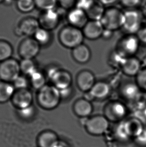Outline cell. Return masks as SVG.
Wrapping results in <instances>:
<instances>
[{
  "label": "cell",
  "mask_w": 146,
  "mask_h": 147,
  "mask_svg": "<svg viewBox=\"0 0 146 147\" xmlns=\"http://www.w3.org/2000/svg\"><path fill=\"white\" fill-rule=\"evenodd\" d=\"M61 100L60 90L54 86L45 85L38 91V102L44 109H55Z\"/></svg>",
  "instance_id": "obj_1"
},
{
  "label": "cell",
  "mask_w": 146,
  "mask_h": 147,
  "mask_svg": "<svg viewBox=\"0 0 146 147\" xmlns=\"http://www.w3.org/2000/svg\"><path fill=\"white\" fill-rule=\"evenodd\" d=\"M100 22L105 29L114 32L122 29L124 22V11L115 6L106 7Z\"/></svg>",
  "instance_id": "obj_2"
},
{
  "label": "cell",
  "mask_w": 146,
  "mask_h": 147,
  "mask_svg": "<svg viewBox=\"0 0 146 147\" xmlns=\"http://www.w3.org/2000/svg\"><path fill=\"white\" fill-rule=\"evenodd\" d=\"M59 38L63 46L73 49L83 43L84 36L82 29L69 25L60 30Z\"/></svg>",
  "instance_id": "obj_3"
},
{
  "label": "cell",
  "mask_w": 146,
  "mask_h": 147,
  "mask_svg": "<svg viewBox=\"0 0 146 147\" xmlns=\"http://www.w3.org/2000/svg\"><path fill=\"white\" fill-rule=\"evenodd\" d=\"M140 43L135 34H126L119 40L116 52L123 58L135 56L138 52Z\"/></svg>",
  "instance_id": "obj_4"
},
{
  "label": "cell",
  "mask_w": 146,
  "mask_h": 147,
  "mask_svg": "<svg viewBox=\"0 0 146 147\" xmlns=\"http://www.w3.org/2000/svg\"><path fill=\"white\" fill-rule=\"evenodd\" d=\"M83 119V125L87 133L91 135H103L109 129L110 121L104 115H97Z\"/></svg>",
  "instance_id": "obj_5"
},
{
  "label": "cell",
  "mask_w": 146,
  "mask_h": 147,
  "mask_svg": "<svg viewBox=\"0 0 146 147\" xmlns=\"http://www.w3.org/2000/svg\"><path fill=\"white\" fill-rule=\"evenodd\" d=\"M145 16L140 9L125 10L124 22L122 29L126 34L136 35L145 24Z\"/></svg>",
  "instance_id": "obj_6"
},
{
  "label": "cell",
  "mask_w": 146,
  "mask_h": 147,
  "mask_svg": "<svg viewBox=\"0 0 146 147\" xmlns=\"http://www.w3.org/2000/svg\"><path fill=\"white\" fill-rule=\"evenodd\" d=\"M104 115L110 122L119 123L126 119L128 110L122 101L113 100L106 104L103 109Z\"/></svg>",
  "instance_id": "obj_7"
},
{
  "label": "cell",
  "mask_w": 146,
  "mask_h": 147,
  "mask_svg": "<svg viewBox=\"0 0 146 147\" xmlns=\"http://www.w3.org/2000/svg\"><path fill=\"white\" fill-rule=\"evenodd\" d=\"M47 76L53 86L59 90H63L71 86L73 78L71 74L66 70L53 66L48 69Z\"/></svg>",
  "instance_id": "obj_8"
},
{
  "label": "cell",
  "mask_w": 146,
  "mask_h": 147,
  "mask_svg": "<svg viewBox=\"0 0 146 147\" xmlns=\"http://www.w3.org/2000/svg\"><path fill=\"white\" fill-rule=\"evenodd\" d=\"M20 64L16 60L10 58L0 63V80L1 81L11 82L20 76Z\"/></svg>",
  "instance_id": "obj_9"
},
{
  "label": "cell",
  "mask_w": 146,
  "mask_h": 147,
  "mask_svg": "<svg viewBox=\"0 0 146 147\" xmlns=\"http://www.w3.org/2000/svg\"><path fill=\"white\" fill-rule=\"evenodd\" d=\"M141 91L136 82L131 80L123 82L119 88V93L121 98L128 102H133L138 99Z\"/></svg>",
  "instance_id": "obj_10"
},
{
  "label": "cell",
  "mask_w": 146,
  "mask_h": 147,
  "mask_svg": "<svg viewBox=\"0 0 146 147\" xmlns=\"http://www.w3.org/2000/svg\"><path fill=\"white\" fill-rule=\"evenodd\" d=\"M40 45L35 39L26 38L20 44L19 53L23 59H33L39 53Z\"/></svg>",
  "instance_id": "obj_11"
},
{
  "label": "cell",
  "mask_w": 146,
  "mask_h": 147,
  "mask_svg": "<svg viewBox=\"0 0 146 147\" xmlns=\"http://www.w3.org/2000/svg\"><path fill=\"white\" fill-rule=\"evenodd\" d=\"M66 18L70 25L82 30L89 20L85 10L78 7L68 11Z\"/></svg>",
  "instance_id": "obj_12"
},
{
  "label": "cell",
  "mask_w": 146,
  "mask_h": 147,
  "mask_svg": "<svg viewBox=\"0 0 146 147\" xmlns=\"http://www.w3.org/2000/svg\"><path fill=\"white\" fill-rule=\"evenodd\" d=\"M112 88L110 84L105 81L96 82L90 91L86 92L85 98L90 97V100H104L110 96Z\"/></svg>",
  "instance_id": "obj_13"
},
{
  "label": "cell",
  "mask_w": 146,
  "mask_h": 147,
  "mask_svg": "<svg viewBox=\"0 0 146 147\" xmlns=\"http://www.w3.org/2000/svg\"><path fill=\"white\" fill-rule=\"evenodd\" d=\"M122 121L125 131L130 140L134 139L144 128L143 121L138 117H129Z\"/></svg>",
  "instance_id": "obj_14"
},
{
  "label": "cell",
  "mask_w": 146,
  "mask_h": 147,
  "mask_svg": "<svg viewBox=\"0 0 146 147\" xmlns=\"http://www.w3.org/2000/svg\"><path fill=\"white\" fill-rule=\"evenodd\" d=\"M60 21V15L55 9L43 11L39 19L42 28L49 31L56 28L59 24Z\"/></svg>",
  "instance_id": "obj_15"
},
{
  "label": "cell",
  "mask_w": 146,
  "mask_h": 147,
  "mask_svg": "<svg viewBox=\"0 0 146 147\" xmlns=\"http://www.w3.org/2000/svg\"><path fill=\"white\" fill-rule=\"evenodd\" d=\"M77 87L82 92H90L96 83L94 74L88 70H83L79 72L76 78Z\"/></svg>",
  "instance_id": "obj_16"
},
{
  "label": "cell",
  "mask_w": 146,
  "mask_h": 147,
  "mask_svg": "<svg viewBox=\"0 0 146 147\" xmlns=\"http://www.w3.org/2000/svg\"><path fill=\"white\" fill-rule=\"evenodd\" d=\"M40 28L39 20L34 18H27L22 20L19 26L16 28L15 33L18 36L34 35Z\"/></svg>",
  "instance_id": "obj_17"
},
{
  "label": "cell",
  "mask_w": 146,
  "mask_h": 147,
  "mask_svg": "<svg viewBox=\"0 0 146 147\" xmlns=\"http://www.w3.org/2000/svg\"><path fill=\"white\" fill-rule=\"evenodd\" d=\"M11 99L17 109H21L32 105L33 97L32 92L27 88L17 90Z\"/></svg>",
  "instance_id": "obj_18"
},
{
  "label": "cell",
  "mask_w": 146,
  "mask_h": 147,
  "mask_svg": "<svg viewBox=\"0 0 146 147\" xmlns=\"http://www.w3.org/2000/svg\"><path fill=\"white\" fill-rule=\"evenodd\" d=\"M142 68L140 60L135 56L125 58L121 65L123 73L129 77H136Z\"/></svg>",
  "instance_id": "obj_19"
},
{
  "label": "cell",
  "mask_w": 146,
  "mask_h": 147,
  "mask_svg": "<svg viewBox=\"0 0 146 147\" xmlns=\"http://www.w3.org/2000/svg\"><path fill=\"white\" fill-rule=\"evenodd\" d=\"M104 28L100 21L89 20L82 29L84 37L91 40H97L102 37Z\"/></svg>",
  "instance_id": "obj_20"
},
{
  "label": "cell",
  "mask_w": 146,
  "mask_h": 147,
  "mask_svg": "<svg viewBox=\"0 0 146 147\" xmlns=\"http://www.w3.org/2000/svg\"><path fill=\"white\" fill-rule=\"evenodd\" d=\"M73 110L78 117L81 119L88 118L93 113V105L89 100L84 98H80L73 104Z\"/></svg>",
  "instance_id": "obj_21"
},
{
  "label": "cell",
  "mask_w": 146,
  "mask_h": 147,
  "mask_svg": "<svg viewBox=\"0 0 146 147\" xmlns=\"http://www.w3.org/2000/svg\"><path fill=\"white\" fill-rule=\"evenodd\" d=\"M72 55L75 61L78 63H86L91 59V50L88 46L82 43L72 49Z\"/></svg>",
  "instance_id": "obj_22"
},
{
  "label": "cell",
  "mask_w": 146,
  "mask_h": 147,
  "mask_svg": "<svg viewBox=\"0 0 146 147\" xmlns=\"http://www.w3.org/2000/svg\"><path fill=\"white\" fill-rule=\"evenodd\" d=\"M59 142L58 137L55 133L46 131L40 135L37 143L39 147H54Z\"/></svg>",
  "instance_id": "obj_23"
},
{
  "label": "cell",
  "mask_w": 146,
  "mask_h": 147,
  "mask_svg": "<svg viewBox=\"0 0 146 147\" xmlns=\"http://www.w3.org/2000/svg\"><path fill=\"white\" fill-rule=\"evenodd\" d=\"M106 8L105 6L97 0L85 11L89 20L100 21Z\"/></svg>",
  "instance_id": "obj_24"
},
{
  "label": "cell",
  "mask_w": 146,
  "mask_h": 147,
  "mask_svg": "<svg viewBox=\"0 0 146 147\" xmlns=\"http://www.w3.org/2000/svg\"><path fill=\"white\" fill-rule=\"evenodd\" d=\"M14 85L10 82H0V103H5L12 99L15 92Z\"/></svg>",
  "instance_id": "obj_25"
},
{
  "label": "cell",
  "mask_w": 146,
  "mask_h": 147,
  "mask_svg": "<svg viewBox=\"0 0 146 147\" xmlns=\"http://www.w3.org/2000/svg\"><path fill=\"white\" fill-rule=\"evenodd\" d=\"M29 76L30 77V83L35 89L40 90L46 85L45 76L38 69Z\"/></svg>",
  "instance_id": "obj_26"
},
{
  "label": "cell",
  "mask_w": 146,
  "mask_h": 147,
  "mask_svg": "<svg viewBox=\"0 0 146 147\" xmlns=\"http://www.w3.org/2000/svg\"><path fill=\"white\" fill-rule=\"evenodd\" d=\"M11 45L4 40H0V62L11 58L13 54Z\"/></svg>",
  "instance_id": "obj_27"
},
{
  "label": "cell",
  "mask_w": 146,
  "mask_h": 147,
  "mask_svg": "<svg viewBox=\"0 0 146 147\" xmlns=\"http://www.w3.org/2000/svg\"><path fill=\"white\" fill-rule=\"evenodd\" d=\"M35 39L40 45H45L48 44L51 40V34L49 30L43 28H40L34 34Z\"/></svg>",
  "instance_id": "obj_28"
},
{
  "label": "cell",
  "mask_w": 146,
  "mask_h": 147,
  "mask_svg": "<svg viewBox=\"0 0 146 147\" xmlns=\"http://www.w3.org/2000/svg\"><path fill=\"white\" fill-rule=\"evenodd\" d=\"M17 7L20 12L28 13L33 11L36 6L34 0H17Z\"/></svg>",
  "instance_id": "obj_29"
},
{
  "label": "cell",
  "mask_w": 146,
  "mask_h": 147,
  "mask_svg": "<svg viewBox=\"0 0 146 147\" xmlns=\"http://www.w3.org/2000/svg\"><path fill=\"white\" fill-rule=\"evenodd\" d=\"M36 7L43 11L55 9L58 0H34Z\"/></svg>",
  "instance_id": "obj_30"
},
{
  "label": "cell",
  "mask_w": 146,
  "mask_h": 147,
  "mask_svg": "<svg viewBox=\"0 0 146 147\" xmlns=\"http://www.w3.org/2000/svg\"><path fill=\"white\" fill-rule=\"evenodd\" d=\"M20 64L21 71L28 76L37 69L35 64L32 59H23Z\"/></svg>",
  "instance_id": "obj_31"
},
{
  "label": "cell",
  "mask_w": 146,
  "mask_h": 147,
  "mask_svg": "<svg viewBox=\"0 0 146 147\" xmlns=\"http://www.w3.org/2000/svg\"><path fill=\"white\" fill-rule=\"evenodd\" d=\"M119 4L125 10L140 9L143 4V0H120Z\"/></svg>",
  "instance_id": "obj_32"
},
{
  "label": "cell",
  "mask_w": 146,
  "mask_h": 147,
  "mask_svg": "<svg viewBox=\"0 0 146 147\" xmlns=\"http://www.w3.org/2000/svg\"><path fill=\"white\" fill-rule=\"evenodd\" d=\"M135 82L141 90L146 92V67H143L137 75Z\"/></svg>",
  "instance_id": "obj_33"
},
{
  "label": "cell",
  "mask_w": 146,
  "mask_h": 147,
  "mask_svg": "<svg viewBox=\"0 0 146 147\" xmlns=\"http://www.w3.org/2000/svg\"><path fill=\"white\" fill-rule=\"evenodd\" d=\"M35 113L36 109L33 105L21 109H18V115L23 119L26 120L32 119L35 115Z\"/></svg>",
  "instance_id": "obj_34"
},
{
  "label": "cell",
  "mask_w": 146,
  "mask_h": 147,
  "mask_svg": "<svg viewBox=\"0 0 146 147\" xmlns=\"http://www.w3.org/2000/svg\"><path fill=\"white\" fill-rule=\"evenodd\" d=\"M13 85L17 90L27 89L29 86V82L26 78L20 76L14 81Z\"/></svg>",
  "instance_id": "obj_35"
},
{
  "label": "cell",
  "mask_w": 146,
  "mask_h": 147,
  "mask_svg": "<svg viewBox=\"0 0 146 147\" xmlns=\"http://www.w3.org/2000/svg\"><path fill=\"white\" fill-rule=\"evenodd\" d=\"M58 4L64 10H71L77 5V0H58Z\"/></svg>",
  "instance_id": "obj_36"
},
{
  "label": "cell",
  "mask_w": 146,
  "mask_h": 147,
  "mask_svg": "<svg viewBox=\"0 0 146 147\" xmlns=\"http://www.w3.org/2000/svg\"><path fill=\"white\" fill-rule=\"evenodd\" d=\"M133 140L138 147H146V126L145 125L142 131Z\"/></svg>",
  "instance_id": "obj_37"
},
{
  "label": "cell",
  "mask_w": 146,
  "mask_h": 147,
  "mask_svg": "<svg viewBox=\"0 0 146 147\" xmlns=\"http://www.w3.org/2000/svg\"><path fill=\"white\" fill-rule=\"evenodd\" d=\"M136 35L141 45L146 46V24L143 25Z\"/></svg>",
  "instance_id": "obj_38"
},
{
  "label": "cell",
  "mask_w": 146,
  "mask_h": 147,
  "mask_svg": "<svg viewBox=\"0 0 146 147\" xmlns=\"http://www.w3.org/2000/svg\"><path fill=\"white\" fill-rule=\"evenodd\" d=\"M60 93L62 100H66L72 98L74 92L73 88L71 86L69 88L60 90Z\"/></svg>",
  "instance_id": "obj_39"
},
{
  "label": "cell",
  "mask_w": 146,
  "mask_h": 147,
  "mask_svg": "<svg viewBox=\"0 0 146 147\" xmlns=\"http://www.w3.org/2000/svg\"><path fill=\"white\" fill-rule=\"evenodd\" d=\"M97 0H77L76 7L86 10Z\"/></svg>",
  "instance_id": "obj_40"
},
{
  "label": "cell",
  "mask_w": 146,
  "mask_h": 147,
  "mask_svg": "<svg viewBox=\"0 0 146 147\" xmlns=\"http://www.w3.org/2000/svg\"><path fill=\"white\" fill-rule=\"evenodd\" d=\"M106 7L115 6V5L119 3L120 0H97Z\"/></svg>",
  "instance_id": "obj_41"
},
{
  "label": "cell",
  "mask_w": 146,
  "mask_h": 147,
  "mask_svg": "<svg viewBox=\"0 0 146 147\" xmlns=\"http://www.w3.org/2000/svg\"><path fill=\"white\" fill-rule=\"evenodd\" d=\"M113 31H111V30H107L105 29L103 32V34L102 35V37L105 39V40H109L110 39L112 38V37L113 35Z\"/></svg>",
  "instance_id": "obj_42"
},
{
  "label": "cell",
  "mask_w": 146,
  "mask_h": 147,
  "mask_svg": "<svg viewBox=\"0 0 146 147\" xmlns=\"http://www.w3.org/2000/svg\"><path fill=\"white\" fill-rule=\"evenodd\" d=\"M139 59L140 60L143 67H146V52L143 55L142 58H139Z\"/></svg>",
  "instance_id": "obj_43"
},
{
  "label": "cell",
  "mask_w": 146,
  "mask_h": 147,
  "mask_svg": "<svg viewBox=\"0 0 146 147\" xmlns=\"http://www.w3.org/2000/svg\"><path fill=\"white\" fill-rule=\"evenodd\" d=\"M54 147H68V146L63 142L59 141Z\"/></svg>",
  "instance_id": "obj_44"
},
{
  "label": "cell",
  "mask_w": 146,
  "mask_h": 147,
  "mask_svg": "<svg viewBox=\"0 0 146 147\" xmlns=\"http://www.w3.org/2000/svg\"><path fill=\"white\" fill-rule=\"evenodd\" d=\"M143 114V115L144 117L146 119V105H145L144 107H143V109H142Z\"/></svg>",
  "instance_id": "obj_45"
},
{
  "label": "cell",
  "mask_w": 146,
  "mask_h": 147,
  "mask_svg": "<svg viewBox=\"0 0 146 147\" xmlns=\"http://www.w3.org/2000/svg\"><path fill=\"white\" fill-rule=\"evenodd\" d=\"M5 0H0V4H1V3H3V2H5Z\"/></svg>",
  "instance_id": "obj_46"
}]
</instances>
